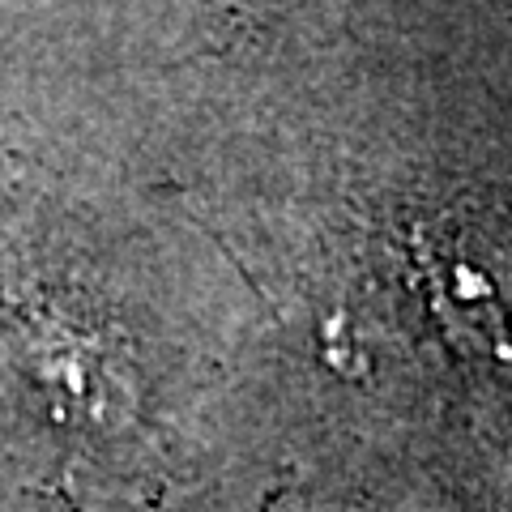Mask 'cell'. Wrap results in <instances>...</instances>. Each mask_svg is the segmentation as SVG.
<instances>
[{
	"mask_svg": "<svg viewBox=\"0 0 512 512\" xmlns=\"http://www.w3.org/2000/svg\"><path fill=\"white\" fill-rule=\"evenodd\" d=\"M414 261L444 325L478 355L512 367V227L444 214L414 231Z\"/></svg>",
	"mask_w": 512,
	"mask_h": 512,
	"instance_id": "obj_1",
	"label": "cell"
}]
</instances>
